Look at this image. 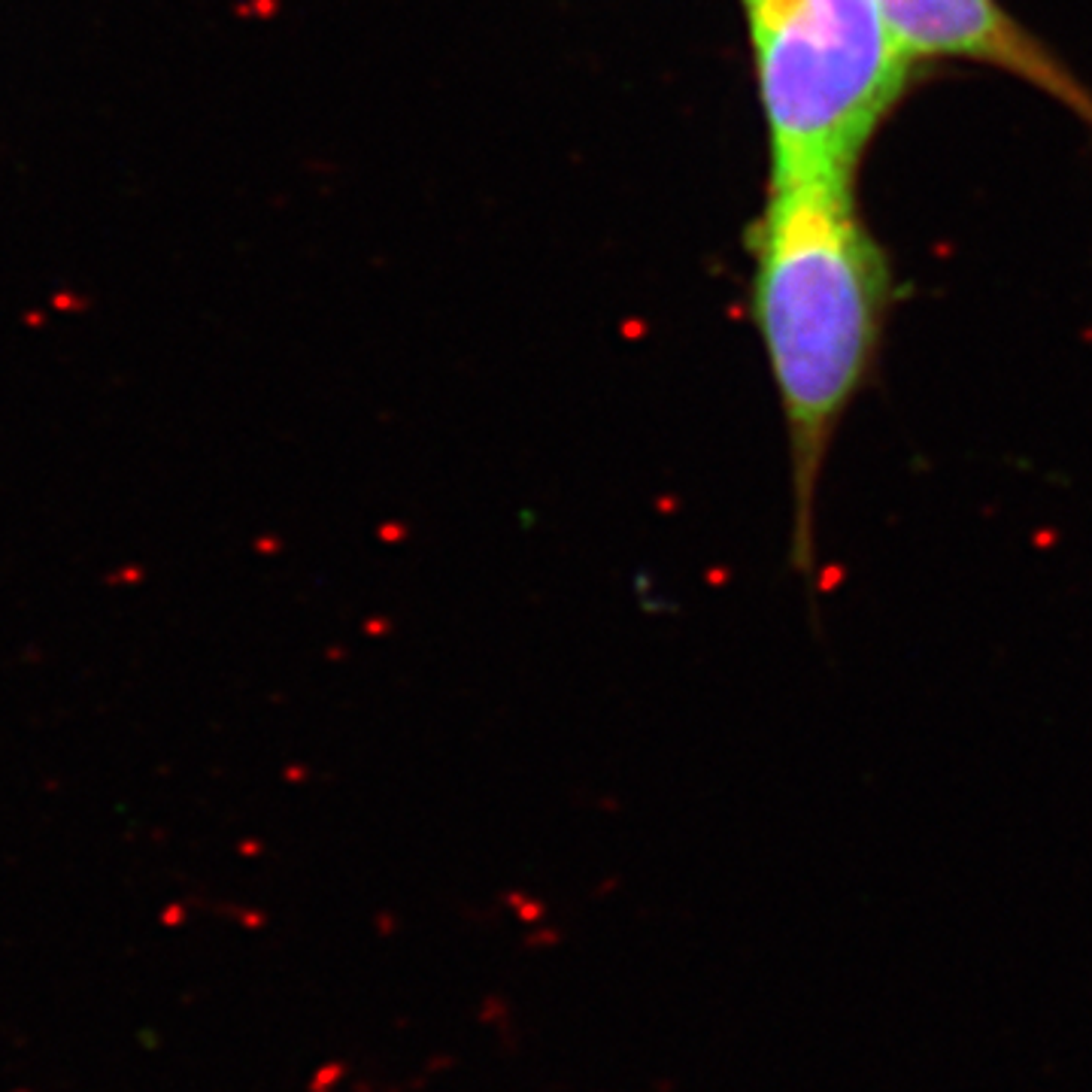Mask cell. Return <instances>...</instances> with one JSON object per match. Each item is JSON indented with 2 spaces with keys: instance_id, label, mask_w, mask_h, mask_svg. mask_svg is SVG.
Returning a JSON list of instances; mask_svg holds the SVG:
<instances>
[{
  "instance_id": "3957f363",
  "label": "cell",
  "mask_w": 1092,
  "mask_h": 1092,
  "mask_svg": "<svg viewBox=\"0 0 1092 1092\" xmlns=\"http://www.w3.org/2000/svg\"><path fill=\"white\" fill-rule=\"evenodd\" d=\"M913 55H953L1023 76L1092 122V95L996 0H877Z\"/></svg>"
},
{
  "instance_id": "7a4b0ae2",
  "label": "cell",
  "mask_w": 1092,
  "mask_h": 1092,
  "mask_svg": "<svg viewBox=\"0 0 1092 1092\" xmlns=\"http://www.w3.org/2000/svg\"><path fill=\"white\" fill-rule=\"evenodd\" d=\"M774 140V182L853 180L911 76L877 0H747Z\"/></svg>"
},
{
  "instance_id": "6da1fadb",
  "label": "cell",
  "mask_w": 1092,
  "mask_h": 1092,
  "mask_svg": "<svg viewBox=\"0 0 1092 1092\" xmlns=\"http://www.w3.org/2000/svg\"><path fill=\"white\" fill-rule=\"evenodd\" d=\"M753 252V322L789 450V558L813 586L822 473L874 380L896 280L856 212L850 180L774 182Z\"/></svg>"
}]
</instances>
